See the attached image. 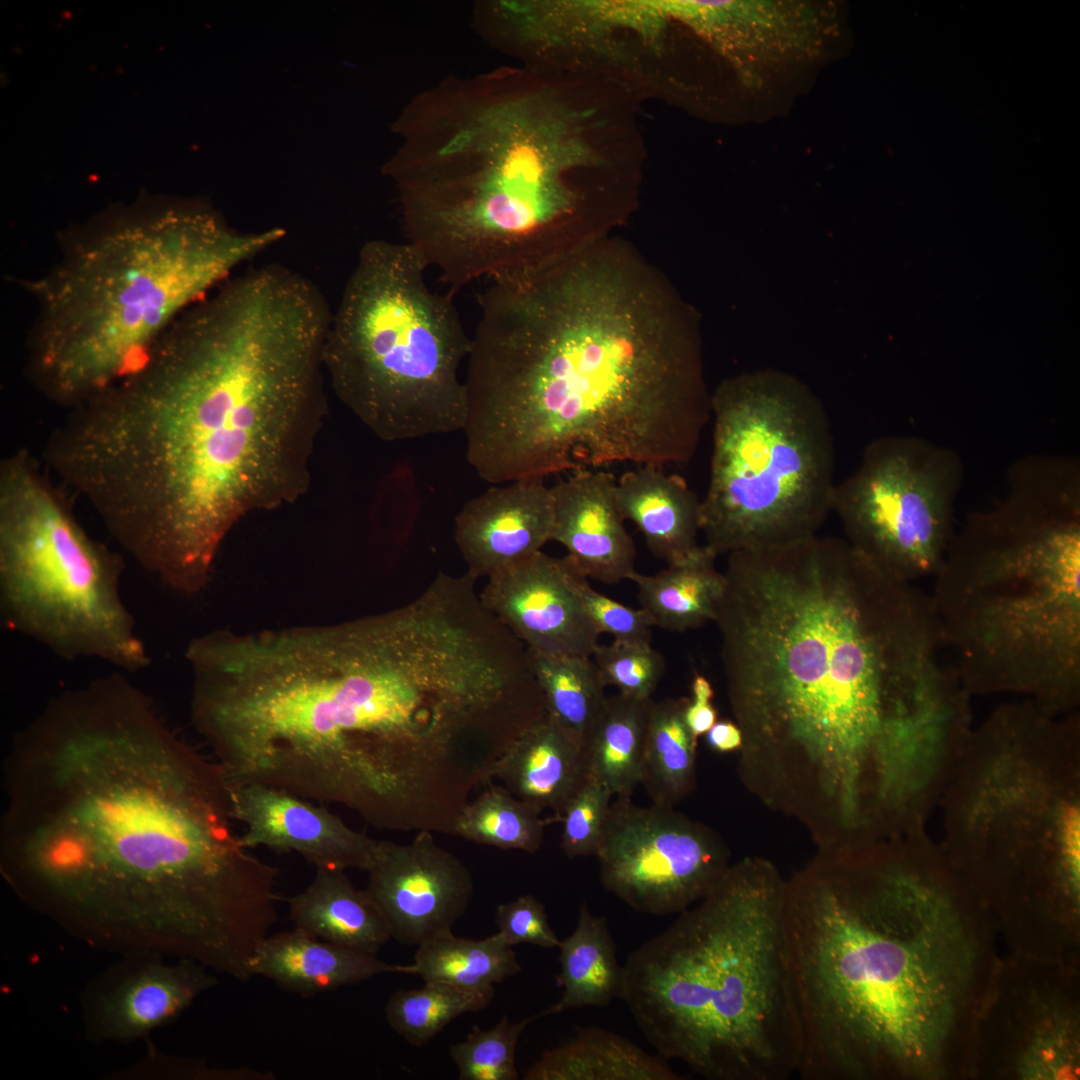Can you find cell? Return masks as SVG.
Masks as SVG:
<instances>
[{
    "label": "cell",
    "instance_id": "obj_1",
    "mask_svg": "<svg viewBox=\"0 0 1080 1080\" xmlns=\"http://www.w3.org/2000/svg\"><path fill=\"white\" fill-rule=\"evenodd\" d=\"M4 789L0 870L22 902L95 948L249 975L279 871L242 843L219 766L124 675L52 698Z\"/></svg>",
    "mask_w": 1080,
    "mask_h": 1080
},
{
    "label": "cell",
    "instance_id": "obj_2",
    "mask_svg": "<svg viewBox=\"0 0 1080 1080\" xmlns=\"http://www.w3.org/2000/svg\"><path fill=\"white\" fill-rule=\"evenodd\" d=\"M332 311L301 273L234 274L48 438L57 477L170 588L209 582L231 530L308 489Z\"/></svg>",
    "mask_w": 1080,
    "mask_h": 1080
},
{
    "label": "cell",
    "instance_id": "obj_3",
    "mask_svg": "<svg viewBox=\"0 0 1080 1080\" xmlns=\"http://www.w3.org/2000/svg\"><path fill=\"white\" fill-rule=\"evenodd\" d=\"M723 573L714 623L748 784L852 818L931 763L964 693L929 597L818 534L733 552Z\"/></svg>",
    "mask_w": 1080,
    "mask_h": 1080
},
{
    "label": "cell",
    "instance_id": "obj_4",
    "mask_svg": "<svg viewBox=\"0 0 1080 1080\" xmlns=\"http://www.w3.org/2000/svg\"><path fill=\"white\" fill-rule=\"evenodd\" d=\"M489 282L464 380L481 479L693 458L711 419L699 336L634 246L608 235Z\"/></svg>",
    "mask_w": 1080,
    "mask_h": 1080
},
{
    "label": "cell",
    "instance_id": "obj_5",
    "mask_svg": "<svg viewBox=\"0 0 1080 1080\" xmlns=\"http://www.w3.org/2000/svg\"><path fill=\"white\" fill-rule=\"evenodd\" d=\"M395 132L386 172L407 243L454 294L609 234L644 154L610 83L525 66L441 80Z\"/></svg>",
    "mask_w": 1080,
    "mask_h": 1080
},
{
    "label": "cell",
    "instance_id": "obj_6",
    "mask_svg": "<svg viewBox=\"0 0 1080 1080\" xmlns=\"http://www.w3.org/2000/svg\"><path fill=\"white\" fill-rule=\"evenodd\" d=\"M191 720L230 785L260 784L404 829L451 732L441 663L399 611L192 640Z\"/></svg>",
    "mask_w": 1080,
    "mask_h": 1080
},
{
    "label": "cell",
    "instance_id": "obj_7",
    "mask_svg": "<svg viewBox=\"0 0 1080 1080\" xmlns=\"http://www.w3.org/2000/svg\"><path fill=\"white\" fill-rule=\"evenodd\" d=\"M784 926L802 1079L966 1078L998 930L945 856H819L786 881Z\"/></svg>",
    "mask_w": 1080,
    "mask_h": 1080
},
{
    "label": "cell",
    "instance_id": "obj_8",
    "mask_svg": "<svg viewBox=\"0 0 1080 1080\" xmlns=\"http://www.w3.org/2000/svg\"><path fill=\"white\" fill-rule=\"evenodd\" d=\"M285 235L240 233L203 206L145 197L58 237L43 273L21 282L35 304L25 372L68 410L129 372L191 305Z\"/></svg>",
    "mask_w": 1080,
    "mask_h": 1080
},
{
    "label": "cell",
    "instance_id": "obj_9",
    "mask_svg": "<svg viewBox=\"0 0 1080 1080\" xmlns=\"http://www.w3.org/2000/svg\"><path fill=\"white\" fill-rule=\"evenodd\" d=\"M930 598L970 694L1012 693L1057 712L1080 690V474L1015 462L1008 492L952 536Z\"/></svg>",
    "mask_w": 1080,
    "mask_h": 1080
},
{
    "label": "cell",
    "instance_id": "obj_10",
    "mask_svg": "<svg viewBox=\"0 0 1080 1080\" xmlns=\"http://www.w3.org/2000/svg\"><path fill=\"white\" fill-rule=\"evenodd\" d=\"M785 889L769 861L745 858L628 956L620 998L660 1056L709 1080L797 1074Z\"/></svg>",
    "mask_w": 1080,
    "mask_h": 1080
},
{
    "label": "cell",
    "instance_id": "obj_11",
    "mask_svg": "<svg viewBox=\"0 0 1080 1080\" xmlns=\"http://www.w3.org/2000/svg\"><path fill=\"white\" fill-rule=\"evenodd\" d=\"M1078 721L1028 700L999 707L967 743L948 862L1003 939L1033 946L1080 929Z\"/></svg>",
    "mask_w": 1080,
    "mask_h": 1080
},
{
    "label": "cell",
    "instance_id": "obj_12",
    "mask_svg": "<svg viewBox=\"0 0 1080 1080\" xmlns=\"http://www.w3.org/2000/svg\"><path fill=\"white\" fill-rule=\"evenodd\" d=\"M427 269L407 242L365 243L323 345L339 400L389 442L460 431L467 417L460 367L471 338L454 294L432 291Z\"/></svg>",
    "mask_w": 1080,
    "mask_h": 1080
},
{
    "label": "cell",
    "instance_id": "obj_13",
    "mask_svg": "<svg viewBox=\"0 0 1080 1080\" xmlns=\"http://www.w3.org/2000/svg\"><path fill=\"white\" fill-rule=\"evenodd\" d=\"M704 546L716 557L817 535L832 512L835 444L821 401L792 375L763 370L711 394Z\"/></svg>",
    "mask_w": 1080,
    "mask_h": 1080
},
{
    "label": "cell",
    "instance_id": "obj_14",
    "mask_svg": "<svg viewBox=\"0 0 1080 1080\" xmlns=\"http://www.w3.org/2000/svg\"><path fill=\"white\" fill-rule=\"evenodd\" d=\"M119 554L89 536L26 449L0 464V610L7 628L66 660L150 664L120 594Z\"/></svg>",
    "mask_w": 1080,
    "mask_h": 1080
},
{
    "label": "cell",
    "instance_id": "obj_15",
    "mask_svg": "<svg viewBox=\"0 0 1080 1080\" xmlns=\"http://www.w3.org/2000/svg\"><path fill=\"white\" fill-rule=\"evenodd\" d=\"M964 467L955 450L916 436H885L836 483L832 511L845 540L890 576H934L953 536Z\"/></svg>",
    "mask_w": 1080,
    "mask_h": 1080
},
{
    "label": "cell",
    "instance_id": "obj_16",
    "mask_svg": "<svg viewBox=\"0 0 1080 1080\" xmlns=\"http://www.w3.org/2000/svg\"><path fill=\"white\" fill-rule=\"evenodd\" d=\"M1078 975V964L1000 956L975 1021L967 1077L1079 1079Z\"/></svg>",
    "mask_w": 1080,
    "mask_h": 1080
},
{
    "label": "cell",
    "instance_id": "obj_17",
    "mask_svg": "<svg viewBox=\"0 0 1080 1080\" xmlns=\"http://www.w3.org/2000/svg\"><path fill=\"white\" fill-rule=\"evenodd\" d=\"M604 888L632 909L680 914L700 901L730 864L724 842L674 807L611 802L596 853Z\"/></svg>",
    "mask_w": 1080,
    "mask_h": 1080
},
{
    "label": "cell",
    "instance_id": "obj_18",
    "mask_svg": "<svg viewBox=\"0 0 1080 1080\" xmlns=\"http://www.w3.org/2000/svg\"><path fill=\"white\" fill-rule=\"evenodd\" d=\"M367 872L366 894L391 937L405 944L452 932L473 894L469 870L429 831L409 844L379 841Z\"/></svg>",
    "mask_w": 1080,
    "mask_h": 1080
},
{
    "label": "cell",
    "instance_id": "obj_19",
    "mask_svg": "<svg viewBox=\"0 0 1080 1080\" xmlns=\"http://www.w3.org/2000/svg\"><path fill=\"white\" fill-rule=\"evenodd\" d=\"M217 978L204 965L156 953L122 955L88 982L80 995L84 1035L94 1044H128L171 1023Z\"/></svg>",
    "mask_w": 1080,
    "mask_h": 1080
},
{
    "label": "cell",
    "instance_id": "obj_20",
    "mask_svg": "<svg viewBox=\"0 0 1080 1080\" xmlns=\"http://www.w3.org/2000/svg\"><path fill=\"white\" fill-rule=\"evenodd\" d=\"M480 599L526 648L592 657L601 633L568 580L565 557L537 552L488 578Z\"/></svg>",
    "mask_w": 1080,
    "mask_h": 1080
},
{
    "label": "cell",
    "instance_id": "obj_21",
    "mask_svg": "<svg viewBox=\"0 0 1080 1080\" xmlns=\"http://www.w3.org/2000/svg\"><path fill=\"white\" fill-rule=\"evenodd\" d=\"M236 821L248 849L296 852L316 868L367 871L379 840L350 828L309 800L260 784L229 785Z\"/></svg>",
    "mask_w": 1080,
    "mask_h": 1080
},
{
    "label": "cell",
    "instance_id": "obj_22",
    "mask_svg": "<svg viewBox=\"0 0 1080 1080\" xmlns=\"http://www.w3.org/2000/svg\"><path fill=\"white\" fill-rule=\"evenodd\" d=\"M554 499L543 479L495 486L467 501L455 518L454 537L474 579L537 553L552 540Z\"/></svg>",
    "mask_w": 1080,
    "mask_h": 1080
},
{
    "label": "cell",
    "instance_id": "obj_23",
    "mask_svg": "<svg viewBox=\"0 0 1080 1080\" xmlns=\"http://www.w3.org/2000/svg\"><path fill=\"white\" fill-rule=\"evenodd\" d=\"M616 482L613 473L591 469L569 473L551 487V541L565 547V558L580 575L608 585L637 572L634 541L616 504Z\"/></svg>",
    "mask_w": 1080,
    "mask_h": 1080
},
{
    "label": "cell",
    "instance_id": "obj_24",
    "mask_svg": "<svg viewBox=\"0 0 1080 1080\" xmlns=\"http://www.w3.org/2000/svg\"><path fill=\"white\" fill-rule=\"evenodd\" d=\"M252 976L301 995L333 990L382 973L412 974L411 964H389L376 954L320 939L294 928L265 937L250 962Z\"/></svg>",
    "mask_w": 1080,
    "mask_h": 1080
},
{
    "label": "cell",
    "instance_id": "obj_25",
    "mask_svg": "<svg viewBox=\"0 0 1080 1080\" xmlns=\"http://www.w3.org/2000/svg\"><path fill=\"white\" fill-rule=\"evenodd\" d=\"M587 774L583 748L547 714L507 747L490 772L515 797L552 810L559 820Z\"/></svg>",
    "mask_w": 1080,
    "mask_h": 1080
},
{
    "label": "cell",
    "instance_id": "obj_26",
    "mask_svg": "<svg viewBox=\"0 0 1080 1080\" xmlns=\"http://www.w3.org/2000/svg\"><path fill=\"white\" fill-rule=\"evenodd\" d=\"M615 499L624 521L635 524L652 554L667 565L701 548V500L682 477L658 466H636L617 479Z\"/></svg>",
    "mask_w": 1080,
    "mask_h": 1080
},
{
    "label": "cell",
    "instance_id": "obj_27",
    "mask_svg": "<svg viewBox=\"0 0 1080 1080\" xmlns=\"http://www.w3.org/2000/svg\"><path fill=\"white\" fill-rule=\"evenodd\" d=\"M286 901L295 928L325 941L376 954L392 938L365 890L344 870L316 868L311 883Z\"/></svg>",
    "mask_w": 1080,
    "mask_h": 1080
},
{
    "label": "cell",
    "instance_id": "obj_28",
    "mask_svg": "<svg viewBox=\"0 0 1080 1080\" xmlns=\"http://www.w3.org/2000/svg\"><path fill=\"white\" fill-rule=\"evenodd\" d=\"M525 1080H683L662 1056L598 1027H578L567 1043L547 1050Z\"/></svg>",
    "mask_w": 1080,
    "mask_h": 1080
},
{
    "label": "cell",
    "instance_id": "obj_29",
    "mask_svg": "<svg viewBox=\"0 0 1080 1080\" xmlns=\"http://www.w3.org/2000/svg\"><path fill=\"white\" fill-rule=\"evenodd\" d=\"M716 556L704 545L687 559L668 564L655 574L636 572L641 608L653 626L684 632L714 622L726 580L715 564Z\"/></svg>",
    "mask_w": 1080,
    "mask_h": 1080
},
{
    "label": "cell",
    "instance_id": "obj_30",
    "mask_svg": "<svg viewBox=\"0 0 1080 1080\" xmlns=\"http://www.w3.org/2000/svg\"><path fill=\"white\" fill-rule=\"evenodd\" d=\"M558 948L557 985L563 988V994L548 1007L550 1015L573 1008L606 1006L620 998L623 966L618 963L607 920L591 913L586 902L580 906L576 928Z\"/></svg>",
    "mask_w": 1080,
    "mask_h": 1080
},
{
    "label": "cell",
    "instance_id": "obj_31",
    "mask_svg": "<svg viewBox=\"0 0 1080 1080\" xmlns=\"http://www.w3.org/2000/svg\"><path fill=\"white\" fill-rule=\"evenodd\" d=\"M651 699L607 696L584 746L587 773L619 798H631L640 783Z\"/></svg>",
    "mask_w": 1080,
    "mask_h": 1080
},
{
    "label": "cell",
    "instance_id": "obj_32",
    "mask_svg": "<svg viewBox=\"0 0 1080 1080\" xmlns=\"http://www.w3.org/2000/svg\"><path fill=\"white\" fill-rule=\"evenodd\" d=\"M687 698L653 702L640 783L653 804L674 807L692 790L697 740L684 719Z\"/></svg>",
    "mask_w": 1080,
    "mask_h": 1080
},
{
    "label": "cell",
    "instance_id": "obj_33",
    "mask_svg": "<svg viewBox=\"0 0 1080 1080\" xmlns=\"http://www.w3.org/2000/svg\"><path fill=\"white\" fill-rule=\"evenodd\" d=\"M526 650L546 714L584 749L607 698L592 657Z\"/></svg>",
    "mask_w": 1080,
    "mask_h": 1080
},
{
    "label": "cell",
    "instance_id": "obj_34",
    "mask_svg": "<svg viewBox=\"0 0 1080 1080\" xmlns=\"http://www.w3.org/2000/svg\"><path fill=\"white\" fill-rule=\"evenodd\" d=\"M411 967L425 982L472 991L494 990V984L521 971L513 946L498 932L480 940L452 932L435 936L418 945Z\"/></svg>",
    "mask_w": 1080,
    "mask_h": 1080
},
{
    "label": "cell",
    "instance_id": "obj_35",
    "mask_svg": "<svg viewBox=\"0 0 1080 1080\" xmlns=\"http://www.w3.org/2000/svg\"><path fill=\"white\" fill-rule=\"evenodd\" d=\"M540 812L507 789L491 787L464 806L453 833L478 844L535 853L545 828Z\"/></svg>",
    "mask_w": 1080,
    "mask_h": 1080
},
{
    "label": "cell",
    "instance_id": "obj_36",
    "mask_svg": "<svg viewBox=\"0 0 1080 1080\" xmlns=\"http://www.w3.org/2000/svg\"><path fill=\"white\" fill-rule=\"evenodd\" d=\"M494 992L425 982L419 989H402L394 993L385 1008L386 1019L411 1045L422 1046L455 1018L485 1008Z\"/></svg>",
    "mask_w": 1080,
    "mask_h": 1080
},
{
    "label": "cell",
    "instance_id": "obj_37",
    "mask_svg": "<svg viewBox=\"0 0 1080 1080\" xmlns=\"http://www.w3.org/2000/svg\"><path fill=\"white\" fill-rule=\"evenodd\" d=\"M550 1015L549 1009L518 1022L507 1016L491 1029L473 1026L463 1042L450 1047V1056L461 1080H515L519 1077L515 1051L523 1030L533 1021Z\"/></svg>",
    "mask_w": 1080,
    "mask_h": 1080
},
{
    "label": "cell",
    "instance_id": "obj_38",
    "mask_svg": "<svg viewBox=\"0 0 1080 1080\" xmlns=\"http://www.w3.org/2000/svg\"><path fill=\"white\" fill-rule=\"evenodd\" d=\"M605 686L637 699H651L664 673L665 659L651 643L614 640L592 655Z\"/></svg>",
    "mask_w": 1080,
    "mask_h": 1080
},
{
    "label": "cell",
    "instance_id": "obj_39",
    "mask_svg": "<svg viewBox=\"0 0 1080 1080\" xmlns=\"http://www.w3.org/2000/svg\"><path fill=\"white\" fill-rule=\"evenodd\" d=\"M612 797L602 782L587 774L560 819V845L568 858L596 856Z\"/></svg>",
    "mask_w": 1080,
    "mask_h": 1080
},
{
    "label": "cell",
    "instance_id": "obj_40",
    "mask_svg": "<svg viewBox=\"0 0 1080 1080\" xmlns=\"http://www.w3.org/2000/svg\"><path fill=\"white\" fill-rule=\"evenodd\" d=\"M567 564L569 583L601 634L608 633L616 641L651 643L654 626L642 608H631L601 594L568 561Z\"/></svg>",
    "mask_w": 1080,
    "mask_h": 1080
},
{
    "label": "cell",
    "instance_id": "obj_41",
    "mask_svg": "<svg viewBox=\"0 0 1080 1080\" xmlns=\"http://www.w3.org/2000/svg\"><path fill=\"white\" fill-rule=\"evenodd\" d=\"M498 933L511 946L529 943L553 949L561 940L549 925L546 908L532 895H523L500 904L496 911Z\"/></svg>",
    "mask_w": 1080,
    "mask_h": 1080
},
{
    "label": "cell",
    "instance_id": "obj_42",
    "mask_svg": "<svg viewBox=\"0 0 1080 1080\" xmlns=\"http://www.w3.org/2000/svg\"><path fill=\"white\" fill-rule=\"evenodd\" d=\"M692 699L685 706L684 719L695 740L707 731L717 721V710L712 699L714 690L706 677L696 674L691 684Z\"/></svg>",
    "mask_w": 1080,
    "mask_h": 1080
},
{
    "label": "cell",
    "instance_id": "obj_43",
    "mask_svg": "<svg viewBox=\"0 0 1080 1080\" xmlns=\"http://www.w3.org/2000/svg\"><path fill=\"white\" fill-rule=\"evenodd\" d=\"M705 736L708 746L720 753L738 750L743 744L741 729L729 720L716 721Z\"/></svg>",
    "mask_w": 1080,
    "mask_h": 1080
}]
</instances>
